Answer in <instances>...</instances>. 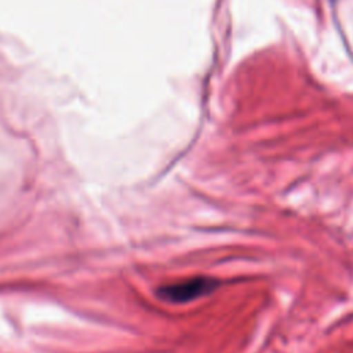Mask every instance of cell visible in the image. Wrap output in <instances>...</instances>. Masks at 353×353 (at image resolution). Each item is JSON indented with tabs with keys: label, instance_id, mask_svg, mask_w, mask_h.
Here are the masks:
<instances>
[{
	"label": "cell",
	"instance_id": "cell-1",
	"mask_svg": "<svg viewBox=\"0 0 353 353\" xmlns=\"http://www.w3.org/2000/svg\"><path fill=\"white\" fill-rule=\"evenodd\" d=\"M218 280L211 277H192L179 283L168 284L157 290L159 296L167 302L185 303L212 292L218 287Z\"/></svg>",
	"mask_w": 353,
	"mask_h": 353
}]
</instances>
